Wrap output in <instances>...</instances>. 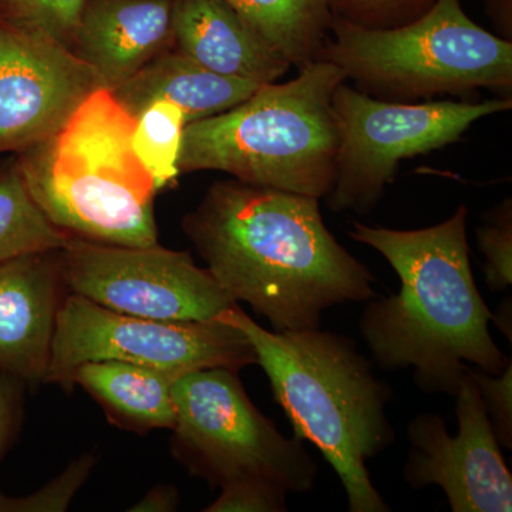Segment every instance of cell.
<instances>
[{"label": "cell", "instance_id": "6da1fadb", "mask_svg": "<svg viewBox=\"0 0 512 512\" xmlns=\"http://www.w3.org/2000/svg\"><path fill=\"white\" fill-rule=\"evenodd\" d=\"M183 228L222 291L276 332L320 328L326 309L377 295L375 275L333 237L318 198L217 181Z\"/></svg>", "mask_w": 512, "mask_h": 512}, {"label": "cell", "instance_id": "7a4b0ae2", "mask_svg": "<svg viewBox=\"0 0 512 512\" xmlns=\"http://www.w3.org/2000/svg\"><path fill=\"white\" fill-rule=\"evenodd\" d=\"M466 205L423 229L353 222L350 238L376 249L400 279L397 293L370 299L359 329L383 369H412L427 394L456 397L468 366L500 375L511 362L488 323L493 312L478 291L470 264Z\"/></svg>", "mask_w": 512, "mask_h": 512}, {"label": "cell", "instance_id": "3957f363", "mask_svg": "<svg viewBox=\"0 0 512 512\" xmlns=\"http://www.w3.org/2000/svg\"><path fill=\"white\" fill-rule=\"evenodd\" d=\"M241 330L264 369L293 436L313 444L338 474L350 512H387L366 463L392 446V387L356 343L325 330H268L234 305L218 316Z\"/></svg>", "mask_w": 512, "mask_h": 512}, {"label": "cell", "instance_id": "277c9868", "mask_svg": "<svg viewBox=\"0 0 512 512\" xmlns=\"http://www.w3.org/2000/svg\"><path fill=\"white\" fill-rule=\"evenodd\" d=\"M136 117L106 89L90 94L62 130L15 154L33 200L69 237L158 244V188L133 148Z\"/></svg>", "mask_w": 512, "mask_h": 512}, {"label": "cell", "instance_id": "5b68a950", "mask_svg": "<svg viewBox=\"0 0 512 512\" xmlns=\"http://www.w3.org/2000/svg\"><path fill=\"white\" fill-rule=\"evenodd\" d=\"M343 82L338 66L315 60L295 79L262 84L231 110L187 124L180 173L221 171L259 187L326 197L339 150L332 97Z\"/></svg>", "mask_w": 512, "mask_h": 512}, {"label": "cell", "instance_id": "8992f818", "mask_svg": "<svg viewBox=\"0 0 512 512\" xmlns=\"http://www.w3.org/2000/svg\"><path fill=\"white\" fill-rule=\"evenodd\" d=\"M319 60L377 99L410 103L480 89L511 94L512 43L468 18L461 0H436L426 15L392 29L335 16Z\"/></svg>", "mask_w": 512, "mask_h": 512}, {"label": "cell", "instance_id": "52a82bcc", "mask_svg": "<svg viewBox=\"0 0 512 512\" xmlns=\"http://www.w3.org/2000/svg\"><path fill=\"white\" fill-rule=\"evenodd\" d=\"M174 457L211 487L266 481L286 493H308L318 464L305 441L285 437L256 409L238 373L214 367L174 384Z\"/></svg>", "mask_w": 512, "mask_h": 512}, {"label": "cell", "instance_id": "ba28073f", "mask_svg": "<svg viewBox=\"0 0 512 512\" xmlns=\"http://www.w3.org/2000/svg\"><path fill=\"white\" fill-rule=\"evenodd\" d=\"M512 107L511 97L481 103L377 99L346 82L332 97L339 131L338 160L328 205L366 214L382 200L400 161L457 143L476 121Z\"/></svg>", "mask_w": 512, "mask_h": 512}, {"label": "cell", "instance_id": "9c48e42d", "mask_svg": "<svg viewBox=\"0 0 512 512\" xmlns=\"http://www.w3.org/2000/svg\"><path fill=\"white\" fill-rule=\"evenodd\" d=\"M93 360H120L180 375L214 367L238 373L256 365L247 336L220 318L208 322L138 318L69 293L57 315L45 383L70 392L74 369Z\"/></svg>", "mask_w": 512, "mask_h": 512}, {"label": "cell", "instance_id": "30bf717a", "mask_svg": "<svg viewBox=\"0 0 512 512\" xmlns=\"http://www.w3.org/2000/svg\"><path fill=\"white\" fill-rule=\"evenodd\" d=\"M67 291L138 318L208 322L237 302L190 252L70 238L60 249Z\"/></svg>", "mask_w": 512, "mask_h": 512}, {"label": "cell", "instance_id": "8fae6325", "mask_svg": "<svg viewBox=\"0 0 512 512\" xmlns=\"http://www.w3.org/2000/svg\"><path fill=\"white\" fill-rule=\"evenodd\" d=\"M456 436L440 414L423 413L407 426L410 450L403 477L414 490L437 485L453 512H511L512 476L477 384L458 389Z\"/></svg>", "mask_w": 512, "mask_h": 512}, {"label": "cell", "instance_id": "7c38bea8", "mask_svg": "<svg viewBox=\"0 0 512 512\" xmlns=\"http://www.w3.org/2000/svg\"><path fill=\"white\" fill-rule=\"evenodd\" d=\"M97 89L69 47L0 25V157L55 136Z\"/></svg>", "mask_w": 512, "mask_h": 512}, {"label": "cell", "instance_id": "4fadbf2b", "mask_svg": "<svg viewBox=\"0 0 512 512\" xmlns=\"http://www.w3.org/2000/svg\"><path fill=\"white\" fill-rule=\"evenodd\" d=\"M60 249L0 262V370L28 386L45 383L64 298Z\"/></svg>", "mask_w": 512, "mask_h": 512}, {"label": "cell", "instance_id": "5bb4252c", "mask_svg": "<svg viewBox=\"0 0 512 512\" xmlns=\"http://www.w3.org/2000/svg\"><path fill=\"white\" fill-rule=\"evenodd\" d=\"M174 0H86L70 50L111 90L174 47Z\"/></svg>", "mask_w": 512, "mask_h": 512}, {"label": "cell", "instance_id": "9a60e30c", "mask_svg": "<svg viewBox=\"0 0 512 512\" xmlns=\"http://www.w3.org/2000/svg\"><path fill=\"white\" fill-rule=\"evenodd\" d=\"M174 47L212 72L278 82L291 64L227 0H174Z\"/></svg>", "mask_w": 512, "mask_h": 512}, {"label": "cell", "instance_id": "2e32d148", "mask_svg": "<svg viewBox=\"0 0 512 512\" xmlns=\"http://www.w3.org/2000/svg\"><path fill=\"white\" fill-rule=\"evenodd\" d=\"M259 86L212 72L171 47L110 93L134 117L154 101H170L184 111L190 124L231 110Z\"/></svg>", "mask_w": 512, "mask_h": 512}, {"label": "cell", "instance_id": "e0dca14e", "mask_svg": "<svg viewBox=\"0 0 512 512\" xmlns=\"http://www.w3.org/2000/svg\"><path fill=\"white\" fill-rule=\"evenodd\" d=\"M181 376L120 360H93L74 369L70 386L86 390L114 426L144 434L173 429V389Z\"/></svg>", "mask_w": 512, "mask_h": 512}, {"label": "cell", "instance_id": "ac0fdd59", "mask_svg": "<svg viewBox=\"0 0 512 512\" xmlns=\"http://www.w3.org/2000/svg\"><path fill=\"white\" fill-rule=\"evenodd\" d=\"M291 66L320 59L335 0H227Z\"/></svg>", "mask_w": 512, "mask_h": 512}, {"label": "cell", "instance_id": "d6986e66", "mask_svg": "<svg viewBox=\"0 0 512 512\" xmlns=\"http://www.w3.org/2000/svg\"><path fill=\"white\" fill-rule=\"evenodd\" d=\"M69 235L33 200L16 158L0 160V262L66 247Z\"/></svg>", "mask_w": 512, "mask_h": 512}, {"label": "cell", "instance_id": "ffe728a7", "mask_svg": "<svg viewBox=\"0 0 512 512\" xmlns=\"http://www.w3.org/2000/svg\"><path fill=\"white\" fill-rule=\"evenodd\" d=\"M187 124L184 111L165 100L154 101L136 116L134 153L153 177L158 191L175 184L181 175L178 161Z\"/></svg>", "mask_w": 512, "mask_h": 512}, {"label": "cell", "instance_id": "44dd1931", "mask_svg": "<svg viewBox=\"0 0 512 512\" xmlns=\"http://www.w3.org/2000/svg\"><path fill=\"white\" fill-rule=\"evenodd\" d=\"M86 0H0V25L72 46Z\"/></svg>", "mask_w": 512, "mask_h": 512}, {"label": "cell", "instance_id": "7402d4cb", "mask_svg": "<svg viewBox=\"0 0 512 512\" xmlns=\"http://www.w3.org/2000/svg\"><path fill=\"white\" fill-rule=\"evenodd\" d=\"M97 456L94 453L82 454L74 458L59 476L40 490L22 497H12L0 493V512H64L69 510L73 498L89 480Z\"/></svg>", "mask_w": 512, "mask_h": 512}, {"label": "cell", "instance_id": "603a6c76", "mask_svg": "<svg viewBox=\"0 0 512 512\" xmlns=\"http://www.w3.org/2000/svg\"><path fill=\"white\" fill-rule=\"evenodd\" d=\"M436 0H335L333 15L369 29H392L426 15Z\"/></svg>", "mask_w": 512, "mask_h": 512}, {"label": "cell", "instance_id": "cb8c5ba5", "mask_svg": "<svg viewBox=\"0 0 512 512\" xmlns=\"http://www.w3.org/2000/svg\"><path fill=\"white\" fill-rule=\"evenodd\" d=\"M478 248L484 255V274L491 292H503L512 284V207L505 200L494 218L477 231Z\"/></svg>", "mask_w": 512, "mask_h": 512}, {"label": "cell", "instance_id": "d4e9b609", "mask_svg": "<svg viewBox=\"0 0 512 512\" xmlns=\"http://www.w3.org/2000/svg\"><path fill=\"white\" fill-rule=\"evenodd\" d=\"M286 491L266 481H237L221 487V494L205 512H284Z\"/></svg>", "mask_w": 512, "mask_h": 512}, {"label": "cell", "instance_id": "484cf974", "mask_svg": "<svg viewBox=\"0 0 512 512\" xmlns=\"http://www.w3.org/2000/svg\"><path fill=\"white\" fill-rule=\"evenodd\" d=\"M467 375L474 380L487 407L488 417L500 446L512 448V366L500 375H490L468 366Z\"/></svg>", "mask_w": 512, "mask_h": 512}, {"label": "cell", "instance_id": "4316f807", "mask_svg": "<svg viewBox=\"0 0 512 512\" xmlns=\"http://www.w3.org/2000/svg\"><path fill=\"white\" fill-rule=\"evenodd\" d=\"M28 387L23 380L0 370V463L22 430Z\"/></svg>", "mask_w": 512, "mask_h": 512}, {"label": "cell", "instance_id": "83f0119b", "mask_svg": "<svg viewBox=\"0 0 512 512\" xmlns=\"http://www.w3.org/2000/svg\"><path fill=\"white\" fill-rule=\"evenodd\" d=\"M180 505V493L174 485L160 484L150 491L137 504L130 508L131 512H173Z\"/></svg>", "mask_w": 512, "mask_h": 512}, {"label": "cell", "instance_id": "f1b7e54d", "mask_svg": "<svg viewBox=\"0 0 512 512\" xmlns=\"http://www.w3.org/2000/svg\"><path fill=\"white\" fill-rule=\"evenodd\" d=\"M488 15L497 23L498 28L511 36V0H484Z\"/></svg>", "mask_w": 512, "mask_h": 512}, {"label": "cell", "instance_id": "f546056e", "mask_svg": "<svg viewBox=\"0 0 512 512\" xmlns=\"http://www.w3.org/2000/svg\"><path fill=\"white\" fill-rule=\"evenodd\" d=\"M491 320H494L495 325L503 330L504 335H507L508 340L511 342V329L507 328V323L511 325V299L504 301L503 305L498 309V312L495 313V315L493 313Z\"/></svg>", "mask_w": 512, "mask_h": 512}]
</instances>
